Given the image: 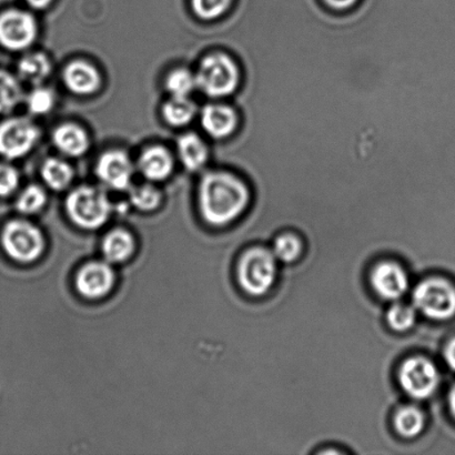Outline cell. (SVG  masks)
I'll return each mask as SVG.
<instances>
[{
  "mask_svg": "<svg viewBox=\"0 0 455 455\" xmlns=\"http://www.w3.org/2000/svg\"><path fill=\"white\" fill-rule=\"evenodd\" d=\"M376 292L387 300H398L409 289V278L405 271L394 262H382L371 275Z\"/></svg>",
  "mask_w": 455,
  "mask_h": 455,
  "instance_id": "obj_11",
  "label": "cell"
},
{
  "mask_svg": "<svg viewBox=\"0 0 455 455\" xmlns=\"http://www.w3.org/2000/svg\"><path fill=\"white\" fill-rule=\"evenodd\" d=\"M449 407L451 410L452 416L455 418V385L449 395Z\"/></svg>",
  "mask_w": 455,
  "mask_h": 455,
  "instance_id": "obj_35",
  "label": "cell"
},
{
  "mask_svg": "<svg viewBox=\"0 0 455 455\" xmlns=\"http://www.w3.org/2000/svg\"><path fill=\"white\" fill-rule=\"evenodd\" d=\"M240 66L228 53L216 52L204 57L196 75L197 88L211 98L234 95L241 84Z\"/></svg>",
  "mask_w": 455,
  "mask_h": 455,
  "instance_id": "obj_2",
  "label": "cell"
},
{
  "mask_svg": "<svg viewBox=\"0 0 455 455\" xmlns=\"http://www.w3.org/2000/svg\"><path fill=\"white\" fill-rule=\"evenodd\" d=\"M359 0H323V4L334 12H350L358 4Z\"/></svg>",
  "mask_w": 455,
  "mask_h": 455,
  "instance_id": "obj_32",
  "label": "cell"
},
{
  "mask_svg": "<svg viewBox=\"0 0 455 455\" xmlns=\"http://www.w3.org/2000/svg\"><path fill=\"white\" fill-rule=\"evenodd\" d=\"M46 202L47 197L44 191L39 186L30 185L18 197L16 208L21 213L31 215V213L42 211Z\"/></svg>",
  "mask_w": 455,
  "mask_h": 455,
  "instance_id": "obj_25",
  "label": "cell"
},
{
  "mask_svg": "<svg viewBox=\"0 0 455 455\" xmlns=\"http://www.w3.org/2000/svg\"><path fill=\"white\" fill-rule=\"evenodd\" d=\"M67 212L71 220L86 229H97L110 216L111 204L104 191L95 187H79L67 199Z\"/></svg>",
  "mask_w": 455,
  "mask_h": 455,
  "instance_id": "obj_3",
  "label": "cell"
},
{
  "mask_svg": "<svg viewBox=\"0 0 455 455\" xmlns=\"http://www.w3.org/2000/svg\"><path fill=\"white\" fill-rule=\"evenodd\" d=\"M20 186V173L15 167L0 163V197H9Z\"/></svg>",
  "mask_w": 455,
  "mask_h": 455,
  "instance_id": "obj_31",
  "label": "cell"
},
{
  "mask_svg": "<svg viewBox=\"0 0 455 455\" xmlns=\"http://www.w3.org/2000/svg\"><path fill=\"white\" fill-rule=\"evenodd\" d=\"M140 171L151 181L166 180L172 175L173 160L169 151L163 147H150L144 151L138 162Z\"/></svg>",
  "mask_w": 455,
  "mask_h": 455,
  "instance_id": "obj_15",
  "label": "cell"
},
{
  "mask_svg": "<svg viewBox=\"0 0 455 455\" xmlns=\"http://www.w3.org/2000/svg\"><path fill=\"white\" fill-rule=\"evenodd\" d=\"M178 151L182 164L189 172H198L204 166L208 159L206 144L195 133H186L178 141Z\"/></svg>",
  "mask_w": 455,
  "mask_h": 455,
  "instance_id": "obj_17",
  "label": "cell"
},
{
  "mask_svg": "<svg viewBox=\"0 0 455 455\" xmlns=\"http://www.w3.org/2000/svg\"><path fill=\"white\" fill-rule=\"evenodd\" d=\"M2 244L13 260L30 262L42 256L44 239L42 231L30 222L13 220L4 228Z\"/></svg>",
  "mask_w": 455,
  "mask_h": 455,
  "instance_id": "obj_6",
  "label": "cell"
},
{
  "mask_svg": "<svg viewBox=\"0 0 455 455\" xmlns=\"http://www.w3.org/2000/svg\"><path fill=\"white\" fill-rule=\"evenodd\" d=\"M251 200L247 182L229 172H208L199 187V204L209 224L226 226L239 218Z\"/></svg>",
  "mask_w": 455,
  "mask_h": 455,
  "instance_id": "obj_1",
  "label": "cell"
},
{
  "mask_svg": "<svg viewBox=\"0 0 455 455\" xmlns=\"http://www.w3.org/2000/svg\"><path fill=\"white\" fill-rule=\"evenodd\" d=\"M232 0H193L196 15L203 20H215L229 11Z\"/></svg>",
  "mask_w": 455,
  "mask_h": 455,
  "instance_id": "obj_29",
  "label": "cell"
},
{
  "mask_svg": "<svg viewBox=\"0 0 455 455\" xmlns=\"http://www.w3.org/2000/svg\"><path fill=\"white\" fill-rule=\"evenodd\" d=\"M413 305L432 320L445 321L455 315V287L443 278L422 281L414 289Z\"/></svg>",
  "mask_w": 455,
  "mask_h": 455,
  "instance_id": "obj_4",
  "label": "cell"
},
{
  "mask_svg": "<svg viewBox=\"0 0 455 455\" xmlns=\"http://www.w3.org/2000/svg\"><path fill=\"white\" fill-rule=\"evenodd\" d=\"M40 132L26 118H11L0 123V156L8 160L24 157L34 149Z\"/></svg>",
  "mask_w": 455,
  "mask_h": 455,
  "instance_id": "obj_8",
  "label": "cell"
},
{
  "mask_svg": "<svg viewBox=\"0 0 455 455\" xmlns=\"http://www.w3.org/2000/svg\"><path fill=\"white\" fill-rule=\"evenodd\" d=\"M426 426L425 414L416 407H404L396 412L395 427L404 438H414L421 434Z\"/></svg>",
  "mask_w": 455,
  "mask_h": 455,
  "instance_id": "obj_22",
  "label": "cell"
},
{
  "mask_svg": "<svg viewBox=\"0 0 455 455\" xmlns=\"http://www.w3.org/2000/svg\"><path fill=\"white\" fill-rule=\"evenodd\" d=\"M445 363L455 371V338L448 343L444 350Z\"/></svg>",
  "mask_w": 455,
  "mask_h": 455,
  "instance_id": "obj_33",
  "label": "cell"
},
{
  "mask_svg": "<svg viewBox=\"0 0 455 455\" xmlns=\"http://www.w3.org/2000/svg\"><path fill=\"white\" fill-rule=\"evenodd\" d=\"M115 283V274L109 265L92 262L84 266L77 276V288L83 296L92 299L104 297Z\"/></svg>",
  "mask_w": 455,
  "mask_h": 455,
  "instance_id": "obj_13",
  "label": "cell"
},
{
  "mask_svg": "<svg viewBox=\"0 0 455 455\" xmlns=\"http://www.w3.org/2000/svg\"><path fill=\"white\" fill-rule=\"evenodd\" d=\"M240 124L239 114L231 106L209 104L202 111L204 131L215 140H226L235 133Z\"/></svg>",
  "mask_w": 455,
  "mask_h": 455,
  "instance_id": "obj_12",
  "label": "cell"
},
{
  "mask_svg": "<svg viewBox=\"0 0 455 455\" xmlns=\"http://www.w3.org/2000/svg\"><path fill=\"white\" fill-rule=\"evenodd\" d=\"M387 323L395 331H407L416 323L417 315L413 307L396 303L387 311Z\"/></svg>",
  "mask_w": 455,
  "mask_h": 455,
  "instance_id": "obj_27",
  "label": "cell"
},
{
  "mask_svg": "<svg viewBox=\"0 0 455 455\" xmlns=\"http://www.w3.org/2000/svg\"><path fill=\"white\" fill-rule=\"evenodd\" d=\"M37 37V24L30 13L20 9L0 12V46L11 52L29 48Z\"/></svg>",
  "mask_w": 455,
  "mask_h": 455,
  "instance_id": "obj_9",
  "label": "cell"
},
{
  "mask_svg": "<svg viewBox=\"0 0 455 455\" xmlns=\"http://www.w3.org/2000/svg\"><path fill=\"white\" fill-rule=\"evenodd\" d=\"M42 176L49 188L60 191L70 185L74 172L68 164L60 159L51 158L43 164Z\"/></svg>",
  "mask_w": 455,
  "mask_h": 455,
  "instance_id": "obj_21",
  "label": "cell"
},
{
  "mask_svg": "<svg viewBox=\"0 0 455 455\" xmlns=\"http://www.w3.org/2000/svg\"><path fill=\"white\" fill-rule=\"evenodd\" d=\"M96 173L102 184L114 190H124L131 187L133 166L124 151H108L101 156Z\"/></svg>",
  "mask_w": 455,
  "mask_h": 455,
  "instance_id": "obj_10",
  "label": "cell"
},
{
  "mask_svg": "<svg viewBox=\"0 0 455 455\" xmlns=\"http://www.w3.org/2000/svg\"><path fill=\"white\" fill-rule=\"evenodd\" d=\"M197 107L187 97H172L164 104L163 114L164 119L173 127H182L194 119Z\"/></svg>",
  "mask_w": 455,
  "mask_h": 455,
  "instance_id": "obj_20",
  "label": "cell"
},
{
  "mask_svg": "<svg viewBox=\"0 0 455 455\" xmlns=\"http://www.w3.org/2000/svg\"><path fill=\"white\" fill-rule=\"evenodd\" d=\"M239 283L251 296H263L269 291L276 278L274 253L254 248L243 254L239 265Z\"/></svg>",
  "mask_w": 455,
  "mask_h": 455,
  "instance_id": "obj_5",
  "label": "cell"
},
{
  "mask_svg": "<svg viewBox=\"0 0 455 455\" xmlns=\"http://www.w3.org/2000/svg\"><path fill=\"white\" fill-rule=\"evenodd\" d=\"M166 88L172 97H187L197 88V80L189 70L177 69L168 76Z\"/></svg>",
  "mask_w": 455,
  "mask_h": 455,
  "instance_id": "obj_24",
  "label": "cell"
},
{
  "mask_svg": "<svg viewBox=\"0 0 455 455\" xmlns=\"http://www.w3.org/2000/svg\"><path fill=\"white\" fill-rule=\"evenodd\" d=\"M272 253L275 259L284 263L296 261L302 251L300 240L293 235H283L276 238Z\"/></svg>",
  "mask_w": 455,
  "mask_h": 455,
  "instance_id": "obj_26",
  "label": "cell"
},
{
  "mask_svg": "<svg viewBox=\"0 0 455 455\" xmlns=\"http://www.w3.org/2000/svg\"><path fill=\"white\" fill-rule=\"evenodd\" d=\"M64 82L70 92L77 95H92L100 86L98 70L86 61H73L66 67Z\"/></svg>",
  "mask_w": 455,
  "mask_h": 455,
  "instance_id": "obj_14",
  "label": "cell"
},
{
  "mask_svg": "<svg viewBox=\"0 0 455 455\" xmlns=\"http://www.w3.org/2000/svg\"><path fill=\"white\" fill-rule=\"evenodd\" d=\"M27 108L36 116L46 115L55 105V96L51 89L36 88L27 97Z\"/></svg>",
  "mask_w": 455,
  "mask_h": 455,
  "instance_id": "obj_30",
  "label": "cell"
},
{
  "mask_svg": "<svg viewBox=\"0 0 455 455\" xmlns=\"http://www.w3.org/2000/svg\"><path fill=\"white\" fill-rule=\"evenodd\" d=\"M131 202L140 211L149 212L158 207L162 195L151 185L137 186L131 190Z\"/></svg>",
  "mask_w": 455,
  "mask_h": 455,
  "instance_id": "obj_28",
  "label": "cell"
},
{
  "mask_svg": "<svg viewBox=\"0 0 455 455\" xmlns=\"http://www.w3.org/2000/svg\"><path fill=\"white\" fill-rule=\"evenodd\" d=\"M22 100V91L15 76L0 69V115H6L16 108Z\"/></svg>",
  "mask_w": 455,
  "mask_h": 455,
  "instance_id": "obj_23",
  "label": "cell"
},
{
  "mask_svg": "<svg viewBox=\"0 0 455 455\" xmlns=\"http://www.w3.org/2000/svg\"><path fill=\"white\" fill-rule=\"evenodd\" d=\"M18 75L25 82L39 84L52 73V62L42 52L28 53L18 62Z\"/></svg>",
  "mask_w": 455,
  "mask_h": 455,
  "instance_id": "obj_18",
  "label": "cell"
},
{
  "mask_svg": "<svg viewBox=\"0 0 455 455\" xmlns=\"http://www.w3.org/2000/svg\"><path fill=\"white\" fill-rule=\"evenodd\" d=\"M52 140L58 150L69 157H80L89 148L87 133L77 124H61L53 132Z\"/></svg>",
  "mask_w": 455,
  "mask_h": 455,
  "instance_id": "obj_16",
  "label": "cell"
},
{
  "mask_svg": "<svg viewBox=\"0 0 455 455\" xmlns=\"http://www.w3.org/2000/svg\"><path fill=\"white\" fill-rule=\"evenodd\" d=\"M135 250V240L127 231L115 230L106 236L102 251L107 261L119 263L132 257Z\"/></svg>",
  "mask_w": 455,
  "mask_h": 455,
  "instance_id": "obj_19",
  "label": "cell"
},
{
  "mask_svg": "<svg viewBox=\"0 0 455 455\" xmlns=\"http://www.w3.org/2000/svg\"><path fill=\"white\" fill-rule=\"evenodd\" d=\"M400 385L413 399L430 398L439 387V372L434 363L422 356L404 361L399 373Z\"/></svg>",
  "mask_w": 455,
  "mask_h": 455,
  "instance_id": "obj_7",
  "label": "cell"
},
{
  "mask_svg": "<svg viewBox=\"0 0 455 455\" xmlns=\"http://www.w3.org/2000/svg\"><path fill=\"white\" fill-rule=\"evenodd\" d=\"M26 3L28 4L31 8L42 11V9L47 8L49 4L52 3V0H26Z\"/></svg>",
  "mask_w": 455,
  "mask_h": 455,
  "instance_id": "obj_34",
  "label": "cell"
}]
</instances>
